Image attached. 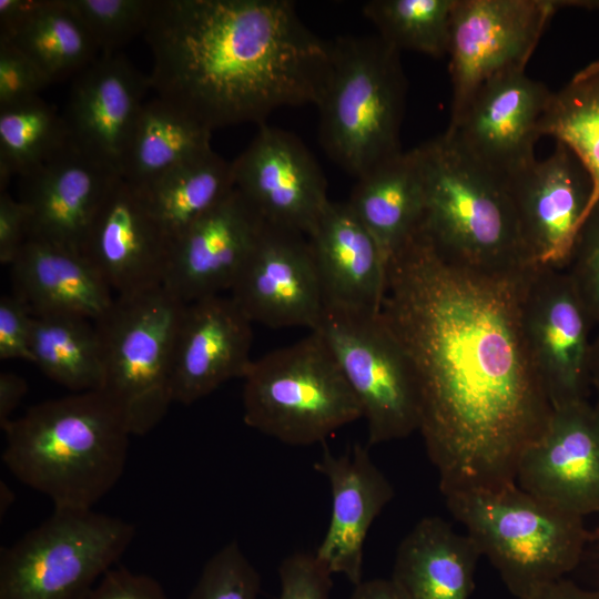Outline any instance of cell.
<instances>
[{"instance_id": "obj_41", "label": "cell", "mask_w": 599, "mask_h": 599, "mask_svg": "<svg viewBox=\"0 0 599 599\" xmlns=\"http://www.w3.org/2000/svg\"><path fill=\"white\" fill-rule=\"evenodd\" d=\"M83 599H170L162 585L123 566L106 571Z\"/></svg>"}, {"instance_id": "obj_40", "label": "cell", "mask_w": 599, "mask_h": 599, "mask_svg": "<svg viewBox=\"0 0 599 599\" xmlns=\"http://www.w3.org/2000/svg\"><path fill=\"white\" fill-rule=\"evenodd\" d=\"M32 314L17 296L0 298V359L33 363L31 351Z\"/></svg>"}, {"instance_id": "obj_32", "label": "cell", "mask_w": 599, "mask_h": 599, "mask_svg": "<svg viewBox=\"0 0 599 599\" xmlns=\"http://www.w3.org/2000/svg\"><path fill=\"white\" fill-rule=\"evenodd\" d=\"M540 135L565 144L587 169L593 184L590 210L599 200V59L551 93Z\"/></svg>"}, {"instance_id": "obj_47", "label": "cell", "mask_w": 599, "mask_h": 599, "mask_svg": "<svg viewBox=\"0 0 599 599\" xmlns=\"http://www.w3.org/2000/svg\"><path fill=\"white\" fill-rule=\"evenodd\" d=\"M590 386L591 394L595 395V405L599 408V327L592 338L590 354Z\"/></svg>"}, {"instance_id": "obj_19", "label": "cell", "mask_w": 599, "mask_h": 599, "mask_svg": "<svg viewBox=\"0 0 599 599\" xmlns=\"http://www.w3.org/2000/svg\"><path fill=\"white\" fill-rule=\"evenodd\" d=\"M151 89L120 53L102 54L77 74L62 118L70 143L119 174Z\"/></svg>"}, {"instance_id": "obj_36", "label": "cell", "mask_w": 599, "mask_h": 599, "mask_svg": "<svg viewBox=\"0 0 599 599\" xmlns=\"http://www.w3.org/2000/svg\"><path fill=\"white\" fill-rule=\"evenodd\" d=\"M261 575L233 540L203 566L187 599H257Z\"/></svg>"}, {"instance_id": "obj_12", "label": "cell", "mask_w": 599, "mask_h": 599, "mask_svg": "<svg viewBox=\"0 0 599 599\" xmlns=\"http://www.w3.org/2000/svg\"><path fill=\"white\" fill-rule=\"evenodd\" d=\"M520 322L525 344L552 408L588 400L596 327L566 270L530 266Z\"/></svg>"}, {"instance_id": "obj_10", "label": "cell", "mask_w": 599, "mask_h": 599, "mask_svg": "<svg viewBox=\"0 0 599 599\" xmlns=\"http://www.w3.org/2000/svg\"><path fill=\"white\" fill-rule=\"evenodd\" d=\"M316 329L359 403L367 446L418 432L420 396L416 373L380 311L325 305Z\"/></svg>"}, {"instance_id": "obj_38", "label": "cell", "mask_w": 599, "mask_h": 599, "mask_svg": "<svg viewBox=\"0 0 599 599\" xmlns=\"http://www.w3.org/2000/svg\"><path fill=\"white\" fill-rule=\"evenodd\" d=\"M332 576L315 554L295 551L278 566L277 599H329Z\"/></svg>"}, {"instance_id": "obj_43", "label": "cell", "mask_w": 599, "mask_h": 599, "mask_svg": "<svg viewBox=\"0 0 599 599\" xmlns=\"http://www.w3.org/2000/svg\"><path fill=\"white\" fill-rule=\"evenodd\" d=\"M28 392L27 380L12 372H1L0 374V426L1 428L10 422L11 414L19 406Z\"/></svg>"}, {"instance_id": "obj_39", "label": "cell", "mask_w": 599, "mask_h": 599, "mask_svg": "<svg viewBox=\"0 0 599 599\" xmlns=\"http://www.w3.org/2000/svg\"><path fill=\"white\" fill-rule=\"evenodd\" d=\"M51 81L20 49L0 39V108L34 97Z\"/></svg>"}, {"instance_id": "obj_9", "label": "cell", "mask_w": 599, "mask_h": 599, "mask_svg": "<svg viewBox=\"0 0 599 599\" xmlns=\"http://www.w3.org/2000/svg\"><path fill=\"white\" fill-rule=\"evenodd\" d=\"M135 526L93 508L54 507L0 554V599H83L115 567Z\"/></svg>"}, {"instance_id": "obj_46", "label": "cell", "mask_w": 599, "mask_h": 599, "mask_svg": "<svg viewBox=\"0 0 599 599\" xmlns=\"http://www.w3.org/2000/svg\"><path fill=\"white\" fill-rule=\"evenodd\" d=\"M38 3L39 0H0V38L9 35Z\"/></svg>"}, {"instance_id": "obj_8", "label": "cell", "mask_w": 599, "mask_h": 599, "mask_svg": "<svg viewBox=\"0 0 599 599\" xmlns=\"http://www.w3.org/2000/svg\"><path fill=\"white\" fill-rule=\"evenodd\" d=\"M185 304L159 286L116 296L94 322L104 369L100 390L124 413L132 435L149 433L174 402L173 356Z\"/></svg>"}, {"instance_id": "obj_28", "label": "cell", "mask_w": 599, "mask_h": 599, "mask_svg": "<svg viewBox=\"0 0 599 599\" xmlns=\"http://www.w3.org/2000/svg\"><path fill=\"white\" fill-rule=\"evenodd\" d=\"M212 131L160 98L143 104L120 175L136 189L211 148Z\"/></svg>"}, {"instance_id": "obj_24", "label": "cell", "mask_w": 599, "mask_h": 599, "mask_svg": "<svg viewBox=\"0 0 599 599\" xmlns=\"http://www.w3.org/2000/svg\"><path fill=\"white\" fill-rule=\"evenodd\" d=\"M325 305L379 312L386 266L347 202L329 200L307 234Z\"/></svg>"}, {"instance_id": "obj_14", "label": "cell", "mask_w": 599, "mask_h": 599, "mask_svg": "<svg viewBox=\"0 0 599 599\" xmlns=\"http://www.w3.org/2000/svg\"><path fill=\"white\" fill-rule=\"evenodd\" d=\"M258 126L231 162L234 186L265 224L307 236L329 202L323 172L297 136Z\"/></svg>"}, {"instance_id": "obj_13", "label": "cell", "mask_w": 599, "mask_h": 599, "mask_svg": "<svg viewBox=\"0 0 599 599\" xmlns=\"http://www.w3.org/2000/svg\"><path fill=\"white\" fill-rule=\"evenodd\" d=\"M525 70L486 81L446 134L481 167L507 182L535 159L540 121L551 97Z\"/></svg>"}, {"instance_id": "obj_42", "label": "cell", "mask_w": 599, "mask_h": 599, "mask_svg": "<svg viewBox=\"0 0 599 599\" xmlns=\"http://www.w3.org/2000/svg\"><path fill=\"white\" fill-rule=\"evenodd\" d=\"M29 237L26 205L7 191L0 192V263L11 265Z\"/></svg>"}, {"instance_id": "obj_20", "label": "cell", "mask_w": 599, "mask_h": 599, "mask_svg": "<svg viewBox=\"0 0 599 599\" xmlns=\"http://www.w3.org/2000/svg\"><path fill=\"white\" fill-rule=\"evenodd\" d=\"M265 225L234 187L173 243L162 286L186 304L231 291Z\"/></svg>"}, {"instance_id": "obj_22", "label": "cell", "mask_w": 599, "mask_h": 599, "mask_svg": "<svg viewBox=\"0 0 599 599\" xmlns=\"http://www.w3.org/2000/svg\"><path fill=\"white\" fill-rule=\"evenodd\" d=\"M121 176L70 142L22 179L19 199L29 215V237L82 254L91 224Z\"/></svg>"}, {"instance_id": "obj_33", "label": "cell", "mask_w": 599, "mask_h": 599, "mask_svg": "<svg viewBox=\"0 0 599 599\" xmlns=\"http://www.w3.org/2000/svg\"><path fill=\"white\" fill-rule=\"evenodd\" d=\"M62 115L40 95L0 108V192L69 144Z\"/></svg>"}, {"instance_id": "obj_17", "label": "cell", "mask_w": 599, "mask_h": 599, "mask_svg": "<svg viewBox=\"0 0 599 599\" xmlns=\"http://www.w3.org/2000/svg\"><path fill=\"white\" fill-rule=\"evenodd\" d=\"M516 484L585 518L599 514V408L588 400L552 409L520 458Z\"/></svg>"}, {"instance_id": "obj_15", "label": "cell", "mask_w": 599, "mask_h": 599, "mask_svg": "<svg viewBox=\"0 0 599 599\" xmlns=\"http://www.w3.org/2000/svg\"><path fill=\"white\" fill-rule=\"evenodd\" d=\"M507 189L534 266L565 270L593 193L591 176L565 144L510 177Z\"/></svg>"}, {"instance_id": "obj_48", "label": "cell", "mask_w": 599, "mask_h": 599, "mask_svg": "<svg viewBox=\"0 0 599 599\" xmlns=\"http://www.w3.org/2000/svg\"><path fill=\"white\" fill-rule=\"evenodd\" d=\"M590 542L593 544L595 552L598 561V568H599V524L595 528V530L591 532Z\"/></svg>"}, {"instance_id": "obj_4", "label": "cell", "mask_w": 599, "mask_h": 599, "mask_svg": "<svg viewBox=\"0 0 599 599\" xmlns=\"http://www.w3.org/2000/svg\"><path fill=\"white\" fill-rule=\"evenodd\" d=\"M424 186L420 231L448 262L491 273L529 263L507 184L446 134L415 148Z\"/></svg>"}, {"instance_id": "obj_18", "label": "cell", "mask_w": 599, "mask_h": 599, "mask_svg": "<svg viewBox=\"0 0 599 599\" xmlns=\"http://www.w3.org/2000/svg\"><path fill=\"white\" fill-rule=\"evenodd\" d=\"M172 247L143 194L119 176L91 224L82 254L119 296L162 286Z\"/></svg>"}, {"instance_id": "obj_6", "label": "cell", "mask_w": 599, "mask_h": 599, "mask_svg": "<svg viewBox=\"0 0 599 599\" xmlns=\"http://www.w3.org/2000/svg\"><path fill=\"white\" fill-rule=\"evenodd\" d=\"M444 498L517 599L565 578L579 565L590 542L583 517L531 495L516 483L497 489L454 491Z\"/></svg>"}, {"instance_id": "obj_5", "label": "cell", "mask_w": 599, "mask_h": 599, "mask_svg": "<svg viewBox=\"0 0 599 599\" xmlns=\"http://www.w3.org/2000/svg\"><path fill=\"white\" fill-rule=\"evenodd\" d=\"M399 53L378 35L329 41V67L315 103L319 142L356 179L403 151L406 79Z\"/></svg>"}, {"instance_id": "obj_31", "label": "cell", "mask_w": 599, "mask_h": 599, "mask_svg": "<svg viewBox=\"0 0 599 599\" xmlns=\"http://www.w3.org/2000/svg\"><path fill=\"white\" fill-rule=\"evenodd\" d=\"M8 40L27 54L51 83L79 74L99 51L67 0H39Z\"/></svg>"}, {"instance_id": "obj_34", "label": "cell", "mask_w": 599, "mask_h": 599, "mask_svg": "<svg viewBox=\"0 0 599 599\" xmlns=\"http://www.w3.org/2000/svg\"><path fill=\"white\" fill-rule=\"evenodd\" d=\"M455 4L456 0H370L363 13L397 51L443 58L448 54Z\"/></svg>"}, {"instance_id": "obj_45", "label": "cell", "mask_w": 599, "mask_h": 599, "mask_svg": "<svg viewBox=\"0 0 599 599\" xmlns=\"http://www.w3.org/2000/svg\"><path fill=\"white\" fill-rule=\"evenodd\" d=\"M348 599H409V597L390 577L362 580L354 586Z\"/></svg>"}, {"instance_id": "obj_35", "label": "cell", "mask_w": 599, "mask_h": 599, "mask_svg": "<svg viewBox=\"0 0 599 599\" xmlns=\"http://www.w3.org/2000/svg\"><path fill=\"white\" fill-rule=\"evenodd\" d=\"M102 54L144 33L154 0H67Z\"/></svg>"}, {"instance_id": "obj_16", "label": "cell", "mask_w": 599, "mask_h": 599, "mask_svg": "<svg viewBox=\"0 0 599 599\" xmlns=\"http://www.w3.org/2000/svg\"><path fill=\"white\" fill-rule=\"evenodd\" d=\"M305 235L270 225L231 288L253 323L314 331L323 316V290Z\"/></svg>"}, {"instance_id": "obj_21", "label": "cell", "mask_w": 599, "mask_h": 599, "mask_svg": "<svg viewBox=\"0 0 599 599\" xmlns=\"http://www.w3.org/2000/svg\"><path fill=\"white\" fill-rule=\"evenodd\" d=\"M252 324L231 296L185 304L173 356V400L190 405L233 378L243 379L253 362Z\"/></svg>"}, {"instance_id": "obj_44", "label": "cell", "mask_w": 599, "mask_h": 599, "mask_svg": "<svg viewBox=\"0 0 599 599\" xmlns=\"http://www.w3.org/2000/svg\"><path fill=\"white\" fill-rule=\"evenodd\" d=\"M521 599H599V589H585L565 577L540 587Z\"/></svg>"}, {"instance_id": "obj_23", "label": "cell", "mask_w": 599, "mask_h": 599, "mask_svg": "<svg viewBox=\"0 0 599 599\" xmlns=\"http://www.w3.org/2000/svg\"><path fill=\"white\" fill-rule=\"evenodd\" d=\"M368 446L335 455L324 444L314 470L331 488L332 511L315 556L353 585L363 580L364 544L374 520L394 498L393 485L373 461Z\"/></svg>"}, {"instance_id": "obj_26", "label": "cell", "mask_w": 599, "mask_h": 599, "mask_svg": "<svg viewBox=\"0 0 599 599\" xmlns=\"http://www.w3.org/2000/svg\"><path fill=\"white\" fill-rule=\"evenodd\" d=\"M481 557L466 532L427 516L399 542L392 578L409 599H469Z\"/></svg>"}, {"instance_id": "obj_11", "label": "cell", "mask_w": 599, "mask_h": 599, "mask_svg": "<svg viewBox=\"0 0 599 599\" xmlns=\"http://www.w3.org/2000/svg\"><path fill=\"white\" fill-rule=\"evenodd\" d=\"M599 9L598 0H456L449 38L450 121L497 74L525 70L561 9Z\"/></svg>"}, {"instance_id": "obj_25", "label": "cell", "mask_w": 599, "mask_h": 599, "mask_svg": "<svg viewBox=\"0 0 599 599\" xmlns=\"http://www.w3.org/2000/svg\"><path fill=\"white\" fill-rule=\"evenodd\" d=\"M11 266L12 294L32 316L75 315L93 322L112 306V290L78 252L28 238Z\"/></svg>"}, {"instance_id": "obj_1", "label": "cell", "mask_w": 599, "mask_h": 599, "mask_svg": "<svg viewBox=\"0 0 599 599\" xmlns=\"http://www.w3.org/2000/svg\"><path fill=\"white\" fill-rule=\"evenodd\" d=\"M528 268L458 266L420 230L387 264L380 314L415 369L418 432L443 496L516 483L552 414L521 329Z\"/></svg>"}, {"instance_id": "obj_37", "label": "cell", "mask_w": 599, "mask_h": 599, "mask_svg": "<svg viewBox=\"0 0 599 599\" xmlns=\"http://www.w3.org/2000/svg\"><path fill=\"white\" fill-rule=\"evenodd\" d=\"M565 270L599 327V200L581 222Z\"/></svg>"}, {"instance_id": "obj_27", "label": "cell", "mask_w": 599, "mask_h": 599, "mask_svg": "<svg viewBox=\"0 0 599 599\" xmlns=\"http://www.w3.org/2000/svg\"><path fill=\"white\" fill-rule=\"evenodd\" d=\"M346 202L373 236L387 270L423 220L424 186L415 148L358 177Z\"/></svg>"}, {"instance_id": "obj_7", "label": "cell", "mask_w": 599, "mask_h": 599, "mask_svg": "<svg viewBox=\"0 0 599 599\" xmlns=\"http://www.w3.org/2000/svg\"><path fill=\"white\" fill-rule=\"evenodd\" d=\"M243 380L244 423L286 445L324 444L339 428L363 418L317 329L253 361Z\"/></svg>"}, {"instance_id": "obj_3", "label": "cell", "mask_w": 599, "mask_h": 599, "mask_svg": "<svg viewBox=\"0 0 599 599\" xmlns=\"http://www.w3.org/2000/svg\"><path fill=\"white\" fill-rule=\"evenodd\" d=\"M2 430V461L54 507L93 508L120 480L132 435L121 408L102 390L30 407Z\"/></svg>"}, {"instance_id": "obj_30", "label": "cell", "mask_w": 599, "mask_h": 599, "mask_svg": "<svg viewBox=\"0 0 599 599\" xmlns=\"http://www.w3.org/2000/svg\"><path fill=\"white\" fill-rule=\"evenodd\" d=\"M31 351L33 364L68 389L102 388V349L93 321L75 315L33 316Z\"/></svg>"}, {"instance_id": "obj_2", "label": "cell", "mask_w": 599, "mask_h": 599, "mask_svg": "<svg viewBox=\"0 0 599 599\" xmlns=\"http://www.w3.org/2000/svg\"><path fill=\"white\" fill-rule=\"evenodd\" d=\"M143 34L151 89L210 131L315 105L329 67L288 0H154Z\"/></svg>"}, {"instance_id": "obj_29", "label": "cell", "mask_w": 599, "mask_h": 599, "mask_svg": "<svg viewBox=\"0 0 599 599\" xmlns=\"http://www.w3.org/2000/svg\"><path fill=\"white\" fill-rule=\"evenodd\" d=\"M234 187L232 163L210 149L139 190L174 243Z\"/></svg>"}]
</instances>
